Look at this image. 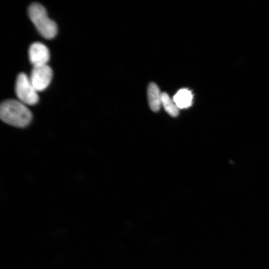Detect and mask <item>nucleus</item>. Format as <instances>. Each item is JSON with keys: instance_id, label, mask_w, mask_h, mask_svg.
Returning a JSON list of instances; mask_svg holds the SVG:
<instances>
[{"instance_id": "1", "label": "nucleus", "mask_w": 269, "mask_h": 269, "mask_svg": "<svg viewBox=\"0 0 269 269\" xmlns=\"http://www.w3.org/2000/svg\"><path fill=\"white\" fill-rule=\"evenodd\" d=\"M0 116L4 123L16 127H24L31 121L30 111L19 100L8 99L2 102L0 107Z\"/></svg>"}, {"instance_id": "2", "label": "nucleus", "mask_w": 269, "mask_h": 269, "mask_svg": "<svg viewBox=\"0 0 269 269\" xmlns=\"http://www.w3.org/2000/svg\"><path fill=\"white\" fill-rule=\"evenodd\" d=\"M29 17L39 33L46 39H51L57 32V26L50 19L45 8L40 3L34 2L28 8Z\"/></svg>"}, {"instance_id": "3", "label": "nucleus", "mask_w": 269, "mask_h": 269, "mask_svg": "<svg viewBox=\"0 0 269 269\" xmlns=\"http://www.w3.org/2000/svg\"><path fill=\"white\" fill-rule=\"evenodd\" d=\"M15 91L19 101L25 105H33L38 101L37 91L29 77L23 73L18 74L16 78Z\"/></svg>"}, {"instance_id": "4", "label": "nucleus", "mask_w": 269, "mask_h": 269, "mask_svg": "<svg viewBox=\"0 0 269 269\" xmlns=\"http://www.w3.org/2000/svg\"><path fill=\"white\" fill-rule=\"evenodd\" d=\"M52 77V70L47 64L34 66L29 77L30 80L37 92L45 89Z\"/></svg>"}, {"instance_id": "5", "label": "nucleus", "mask_w": 269, "mask_h": 269, "mask_svg": "<svg viewBox=\"0 0 269 269\" xmlns=\"http://www.w3.org/2000/svg\"><path fill=\"white\" fill-rule=\"evenodd\" d=\"M28 57L34 66L47 64L50 53L48 48L43 43L36 42L32 43L28 49Z\"/></svg>"}, {"instance_id": "6", "label": "nucleus", "mask_w": 269, "mask_h": 269, "mask_svg": "<svg viewBox=\"0 0 269 269\" xmlns=\"http://www.w3.org/2000/svg\"><path fill=\"white\" fill-rule=\"evenodd\" d=\"M162 93L157 85L150 82L147 87V99L149 106L153 112H157L161 105Z\"/></svg>"}, {"instance_id": "7", "label": "nucleus", "mask_w": 269, "mask_h": 269, "mask_svg": "<svg viewBox=\"0 0 269 269\" xmlns=\"http://www.w3.org/2000/svg\"><path fill=\"white\" fill-rule=\"evenodd\" d=\"M193 95L187 89L179 90L174 96L173 100L178 109L187 108L192 103Z\"/></svg>"}, {"instance_id": "8", "label": "nucleus", "mask_w": 269, "mask_h": 269, "mask_svg": "<svg viewBox=\"0 0 269 269\" xmlns=\"http://www.w3.org/2000/svg\"><path fill=\"white\" fill-rule=\"evenodd\" d=\"M161 104L166 112L171 117H175L179 114L178 108L173 100L165 92L162 93Z\"/></svg>"}]
</instances>
